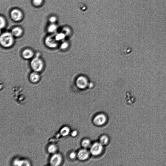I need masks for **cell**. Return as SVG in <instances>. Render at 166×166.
I'll return each instance as SVG.
<instances>
[{"mask_svg":"<svg viewBox=\"0 0 166 166\" xmlns=\"http://www.w3.org/2000/svg\"><path fill=\"white\" fill-rule=\"evenodd\" d=\"M13 37L11 33L5 32L2 34L0 38L1 45L6 48L11 47L13 44Z\"/></svg>","mask_w":166,"mask_h":166,"instance_id":"6da1fadb","label":"cell"},{"mask_svg":"<svg viewBox=\"0 0 166 166\" xmlns=\"http://www.w3.org/2000/svg\"><path fill=\"white\" fill-rule=\"evenodd\" d=\"M30 65L33 70L38 73L41 71L44 67V62L38 57H34L32 60Z\"/></svg>","mask_w":166,"mask_h":166,"instance_id":"7a4b0ae2","label":"cell"},{"mask_svg":"<svg viewBox=\"0 0 166 166\" xmlns=\"http://www.w3.org/2000/svg\"><path fill=\"white\" fill-rule=\"evenodd\" d=\"M103 146L100 142L94 143L90 149L91 154L94 156L100 155L102 152L103 149Z\"/></svg>","mask_w":166,"mask_h":166,"instance_id":"3957f363","label":"cell"},{"mask_svg":"<svg viewBox=\"0 0 166 166\" xmlns=\"http://www.w3.org/2000/svg\"><path fill=\"white\" fill-rule=\"evenodd\" d=\"M45 43L47 47L52 48H56L59 44V42L56 39L55 36L50 35L46 38Z\"/></svg>","mask_w":166,"mask_h":166,"instance_id":"277c9868","label":"cell"},{"mask_svg":"<svg viewBox=\"0 0 166 166\" xmlns=\"http://www.w3.org/2000/svg\"><path fill=\"white\" fill-rule=\"evenodd\" d=\"M107 120L105 115L103 114H99L94 119L93 122L96 125L101 126L104 124Z\"/></svg>","mask_w":166,"mask_h":166,"instance_id":"5b68a950","label":"cell"},{"mask_svg":"<svg viewBox=\"0 0 166 166\" xmlns=\"http://www.w3.org/2000/svg\"><path fill=\"white\" fill-rule=\"evenodd\" d=\"M23 16L22 12L18 9H14L11 11V17L14 21L20 20L22 19Z\"/></svg>","mask_w":166,"mask_h":166,"instance_id":"8992f818","label":"cell"},{"mask_svg":"<svg viewBox=\"0 0 166 166\" xmlns=\"http://www.w3.org/2000/svg\"><path fill=\"white\" fill-rule=\"evenodd\" d=\"M62 160L61 156L59 154H56L52 157L50 160V164L52 166H58L61 164Z\"/></svg>","mask_w":166,"mask_h":166,"instance_id":"52a82bcc","label":"cell"},{"mask_svg":"<svg viewBox=\"0 0 166 166\" xmlns=\"http://www.w3.org/2000/svg\"><path fill=\"white\" fill-rule=\"evenodd\" d=\"M89 156V151L86 149H82L79 151L78 157L79 159L84 161L87 159Z\"/></svg>","mask_w":166,"mask_h":166,"instance_id":"ba28073f","label":"cell"},{"mask_svg":"<svg viewBox=\"0 0 166 166\" xmlns=\"http://www.w3.org/2000/svg\"><path fill=\"white\" fill-rule=\"evenodd\" d=\"M22 55L24 59L26 60L30 59L34 56V53L31 49H26L24 50Z\"/></svg>","mask_w":166,"mask_h":166,"instance_id":"9c48e42d","label":"cell"},{"mask_svg":"<svg viewBox=\"0 0 166 166\" xmlns=\"http://www.w3.org/2000/svg\"><path fill=\"white\" fill-rule=\"evenodd\" d=\"M11 33L13 37H19L22 34L23 30L20 27H16L12 29Z\"/></svg>","mask_w":166,"mask_h":166,"instance_id":"30bf717a","label":"cell"},{"mask_svg":"<svg viewBox=\"0 0 166 166\" xmlns=\"http://www.w3.org/2000/svg\"><path fill=\"white\" fill-rule=\"evenodd\" d=\"M29 78L32 83H35L39 81L40 76L38 72L34 71L30 74Z\"/></svg>","mask_w":166,"mask_h":166,"instance_id":"8fae6325","label":"cell"},{"mask_svg":"<svg viewBox=\"0 0 166 166\" xmlns=\"http://www.w3.org/2000/svg\"><path fill=\"white\" fill-rule=\"evenodd\" d=\"M14 165L16 166H29V163L26 160L16 159L14 162Z\"/></svg>","mask_w":166,"mask_h":166,"instance_id":"7c38bea8","label":"cell"},{"mask_svg":"<svg viewBox=\"0 0 166 166\" xmlns=\"http://www.w3.org/2000/svg\"><path fill=\"white\" fill-rule=\"evenodd\" d=\"M109 138L106 135L102 136L100 139V143L102 144L103 146H105L109 141Z\"/></svg>","mask_w":166,"mask_h":166,"instance_id":"4fadbf2b","label":"cell"},{"mask_svg":"<svg viewBox=\"0 0 166 166\" xmlns=\"http://www.w3.org/2000/svg\"><path fill=\"white\" fill-rule=\"evenodd\" d=\"M70 132L69 128L67 127H65L61 129L60 132L62 136H66L69 134Z\"/></svg>","mask_w":166,"mask_h":166,"instance_id":"5bb4252c","label":"cell"},{"mask_svg":"<svg viewBox=\"0 0 166 166\" xmlns=\"http://www.w3.org/2000/svg\"><path fill=\"white\" fill-rule=\"evenodd\" d=\"M66 35L63 33H61L57 34L55 36L56 40L58 42L63 40L65 38Z\"/></svg>","mask_w":166,"mask_h":166,"instance_id":"9a60e30c","label":"cell"},{"mask_svg":"<svg viewBox=\"0 0 166 166\" xmlns=\"http://www.w3.org/2000/svg\"><path fill=\"white\" fill-rule=\"evenodd\" d=\"M57 29V26L54 24L50 25L48 28V31L51 33L55 32Z\"/></svg>","mask_w":166,"mask_h":166,"instance_id":"2e32d148","label":"cell"},{"mask_svg":"<svg viewBox=\"0 0 166 166\" xmlns=\"http://www.w3.org/2000/svg\"><path fill=\"white\" fill-rule=\"evenodd\" d=\"M57 150V148L54 145H51L49 146L48 148V152L50 154L55 153Z\"/></svg>","mask_w":166,"mask_h":166,"instance_id":"e0dca14e","label":"cell"},{"mask_svg":"<svg viewBox=\"0 0 166 166\" xmlns=\"http://www.w3.org/2000/svg\"><path fill=\"white\" fill-rule=\"evenodd\" d=\"M91 144L90 141L87 139H85L82 142V146L84 148H87L89 147Z\"/></svg>","mask_w":166,"mask_h":166,"instance_id":"ac0fdd59","label":"cell"},{"mask_svg":"<svg viewBox=\"0 0 166 166\" xmlns=\"http://www.w3.org/2000/svg\"><path fill=\"white\" fill-rule=\"evenodd\" d=\"M0 22H1V25H0V27L1 29L4 28L6 25V21L5 19L3 16H1L0 17Z\"/></svg>","mask_w":166,"mask_h":166,"instance_id":"d6986e66","label":"cell"},{"mask_svg":"<svg viewBox=\"0 0 166 166\" xmlns=\"http://www.w3.org/2000/svg\"><path fill=\"white\" fill-rule=\"evenodd\" d=\"M43 0H33L34 5L35 6H39L42 3Z\"/></svg>","mask_w":166,"mask_h":166,"instance_id":"ffe728a7","label":"cell"},{"mask_svg":"<svg viewBox=\"0 0 166 166\" xmlns=\"http://www.w3.org/2000/svg\"><path fill=\"white\" fill-rule=\"evenodd\" d=\"M63 33L66 35H68L70 33V29L68 27H64L63 29Z\"/></svg>","mask_w":166,"mask_h":166,"instance_id":"44dd1931","label":"cell"},{"mask_svg":"<svg viewBox=\"0 0 166 166\" xmlns=\"http://www.w3.org/2000/svg\"><path fill=\"white\" fill-rule=\"evenodd\" d=\"M68 46V43L66 42H64L62 43L61 46V48L62 49H65L67 48Z\"/></svg>","mask_w":166,"mask_h":166,"instance_id":"7402d4cb","label":"cell"},{"mask_svg":"<svg viewBox=\"0 0 166 166\" xmlns=\"http://www.w3.org/2000/svg\"><path fill=\"white\" fill-rule=\"evenodd\" d=\"M56 17L54 16H52L50 17L49 19V20L50 22L52 23H54L56 22Z\"/></svg>","mask_w":166,"mask_h":166,"instance_id":"603a6c76","label":"cell"},{"mask_svg":"<svg viewBox=\"0 0 166 166\" xmlns=\"http://www.w3.org/2000/svg\"><path fill=\"white\" fill-rule=\"evenodd\" d=\"M76 156V153L74 152H72L70 155V157L71 159H74Z\"/></svg>","mask_w":166,"mask_h":166,"instance_id":"cb8c5ba5","label":"cell"},{"mask_svg":"<svg viewBox=\"0 0 166 166\" xmlns=\"http://www.w3.org/2000/svg\"><path fill=\"white\" fill-rule=\"evenodd\" d=\"M78 134V132L76 131H74L72 132L71 135L73 137H74L76 136Z\"/></svg>","mask_w":166,"mask_h":166,"instance_id":"d4e9b609","label":"cell"}]
</instances>
